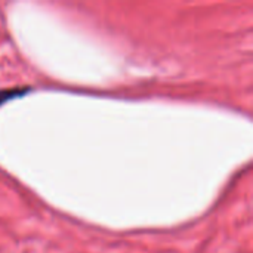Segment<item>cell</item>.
<instances>
[{"label": "cell", "instance_id": "1", "mask_svg": "<svg viewBox=\"0 0 253 253\" xmlns=\"http://www.w3.org/2000/svg\"><path fill=\"white\" fill-rule=\"evenodd\" d=\"M30 87H12V89H1L0 90V105L15 99V98H21L24 96L27 92H30Z\"/></svg>", "mask_w": 253, "mask_h": 253}]
</instances>
